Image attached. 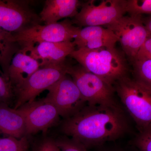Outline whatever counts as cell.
Returning <instances> with one entry per match:
<instances>
[{
    "mask_svg": "<svg viewBox=\"0 0 151 151\" xmlns=\"http://www.w3.org/2000/svg\"><path fill=\"white\" fill-rule=\"evenodd\" d=\"M76 47L73 41H67L41 42L22 49L36 60L42 67L64 62L66 57L76 50Z\"/></svg>",
    "mask_w": 151,
    "mask_h": 151,
    "instance_id": "7c38bea8",
    "label": "cell"
},
{
    "mask_svg": "<svg viewBox=\"0 0 151 151\" xmlns=\"http://www.w3.org/2000/svg\"><path fill=\"white\" fill-rule=\"evenodd\" d=\"M60 129L86 149L118 139L129 129L124 111L118 103L89 105L60 122Z\"/></svg>",
    "mask_w": 151,
    "mask_h": 151,
    "instance_id": "6da1fadb",
    "label": "cell"
},
{
    "mask_svg": "<svg viewBox=\"0 0 151 151\" xmlns=\"http://www.w3.org/2000/svg\"><path fill=\"white\" fill-rule=\"evenodd\" d=\"M105 27L118 37L122 49L132 62L151 35L143 23L142 16H124Z\"/></svg>",
    "mask_w": 151,
    "mask_h": 151,
    "instance_id": "ba28073f",
    "label": "cell"
},
{
    "mask_svg": "<svg viewBox=\"0 0 151 151\" xmlns=\"http://www.w3.org/2000/svg\"><path fill=\"white\" fill-rule=\"evenodd\" d=\"M84 69L113 86L127 76L128 65L125 57L115 47L97 49H76L69 55Z\"/></svg>",
    "mask_w": 151,
    "mask_h": 151,
    "instance_id": "7a4b0ae2",
    "label": "cell"
},
{
    "mask_svg": "<svg viewBox=\"0 0 151 151\" xmlns=\"http://www.w3.org/2000/svg\"><path fill=\"white\" fill-rule=\"evenodd\" d=\"M19 46L12 35L0 29V67L6 78L11 61L19 50Z\"/></svg>",
    "mask_w": 151,
    "mask_h": 151,
    "instance_id": "e0dca14e",
    "label": "cell"
},
{
    "mask_svg": "<svg viewBox=\"0 0 151 151\" xmlns=\"http://www.w3.org/2000/svg\"><path fill=\"white\" fill-rule=\"evenodd\" d=\"M0 133L19 139L27 136L26 124L21 112L1 103H0Z\"/></svg>",
    "mask_w": 151,
    "mask_h": 151,
    "instance_id": "2e32d148",
    "label": "cell"
},
{
    "mask_svg": "<svg viewBox=\"0 0 151 151\" xmlns=\"http://www.w3.org/2000/svg\"><path fill=\"white\" fill-rule=\"evenodd\" d=\"M126 12L130 16H142L143 14L151 15V0H128Z\"/></svg>",
    "mask_w": 151,
    "mask_h": 151,
    "instance_id": "44dd1931",
    "label": "cell"
},
{
    "mask_svg": "<svg viewBox=\"0 0 151 151\" xmlns=\"http://www.w3.org/2000/svg\"><path fill=\"white\" fill-rule=\"evenodd\" d=\"M13 100L15 94L10 82L0 70V103L9 105Z\"/></svg>",
    "mask_w": 151,
    "mask_h": 151,
    "instance_id": "7402d4cb",
    "label": "cell"
},
{
    "mask_svg": "<svg viewBox=\"0 0 151 151\" xmlns=\"http://www.w3.org/2000/svg\"><path fill=\"white\" fill-rule=\"evenodd\" d=\"M29 145V137L27 136L20 139L0 137V151H27Z\"/></svg>",
    "mask_w": 151,
    "mask_h": 151,
    "instance_id": "d6986e66",
    "label": "cell"
},
{
    "mask_svg": "<svg viewBox=\"0 0 151 151\" xmlns=\"http://www.w3.org/2000/svg\"><path fill=\"white\" fill-rule=\"evenodd\" d=\"M17 109L24 116L27 137L47 132L60 123V117L57 108L44 98L25 103Z\"/></svg>",
    "mask_w": 151,
    "mask_h": 151,
    "instance_id": "8fae6325",
    "label": "cell"
},
{
    "mask_svg": "<svg viewBox=\"0 0 151 151\" xmlns=\"http://www.w3.org/2000/svg\"><path fill=\"white\" fill-rule=\"evenodd\" d=\"M118 42V37L112 31L102 26H89L80 28L73 41L77 49L88 50L114 48Z\"/></svg>",
    "mask_w": 151,
    "mask_h": 151,
    "instance_id": "4fadbf2b",
    "label": "cell"
},
{
    "mask_svg": "<svg viewBox=\"0 0 151 151\" xmlns=\"http://www.w3.org/2000/svg\"><path fill=\"white\" fill-rule=\"evenodd\" d=\"M144 60H151V35L146 40L133 62Z\"/></svg>",
    "mask_w": 151,
    "mask_h": 151,
    "instance_id": "d4e9b609",
    "label": "cell"
},
{
    "mask_svg": "<svg viewBox=\"0 0 151 151\" xmlns=\"http://www.w3.org/2000/svg\"><path fill=\"white\" fill-rule=\"evenodd\" d=\"M68 65L65 62L58 65L40 67L27 81L15 89L14 109L31 102L41 92L55 84L67 74Z\"/></svg>",
    "mask_w": 151,
    "mask_h": 151,
    "instance_id": "52a82bcc",
    "label": "cell"
},
{
    "mask_svg": "<svg viewBox=\"0 0 151 151\" xmlns=\"http://www.w3.org/2000/svg\"><path fill=\"white\" fill-rule=\"evenodd\" d=\"M126 0L89 1L81 4V9L73 17L72 23L77 27L108 25L124 16Z\"/></svg>",
    "mask_w": 151,
    "mask_h": 151,
    "instance_id": "5b68a950",
    "label": "cell"
},
{
    "mask_svg": "<svg viewBox=\"0 0 151 151\" xmlns=\"http://www.w3.org/2000/svg\"><path fill=\"white\" fill-rule=\"evenodd\" d=\"M143 21L147 29L151 33V15L146 18H143Z\"/></svg>",
    "mask_w": 151,
    "mask_h": 151,
    "instance_id": "484cf974",
    "label": "cell"
},
{
    "mask_svg": "<svg viewBox=\"0 0 151 151\" xmlns=\"http://www.w3.org/2000/svg\"><path fill=\"white\" fill-rule=\"evenodd\" d=\"M135 78L151 88V60L133 62Z\"/></svg>",
    "mask_w": 151,
    "mask_h": 151,
    "instance_id": "ffe728a7",
    "label": "cell"
},
{
    "mask_svg": "<svg viewBox=\"0 0 151 151\" xmlns=\"http://www.w3.org/2000/svg\"><path fill=\"white\" fill-rule=\"evenodd\" d=\"M139 132L151 128V88L135 78L123 77L113 85Z\"/></svg>",
    "mask_w": 151,
    "mask_h": 151,
    "instance_id": "3957f363",
    "label": "cell"
},
{
    "mask_svg": "<svg viewBox=\"0 0 151 151\" xmlns=\"http://www.w3.org/2000/svg\"><path fill=\"white\" fill-rule=\"evenodd\" d=\"M81 4L78 0H47L40 17L45 24L56 23L61 19L75 17Z\"/></svg>",
    "mask_w": 151,
    "mask_h": 151,
    "instance_id": "9a60e30c",
    "label": "cell"
},
{
    "mask_svg": "<svg viewBox=\"0 0 151 151\" xmlns=\"http://www.w3.org/2000/svg\"><path fill=\"white\" fill-rule=\"evenodd\" d=\"M55 139L61 151H87L80 143L65 135L55 137Z\"/></svg>",
    "mask_w": 151,
    "mask_h": 151,
    "instance_id": "603a6c76",
    "label": "cell"
},
{
    "mask_svg": "<svg viewBox=\"0 0 151 151\" xmlns=\"http://www.w3.org/2000/svg\"><path fill=\"white\" fill-rule=\"evenodd\" d=\"M134 143L140 151H151V128L139 132Z\"/></svg>",
    "mask_w": 151,
    "mask_h": 151,
    "instance_id": "cb8c5ba5",
    "label": "cell"
},
{
    "mask_svg": "<svg viewBox=\"0 0 151 151\" xmlns=\"http://www.w3.org/2000/svg\"><path fill=\"white\" fill-rule=\"evenodd\" d=\"M27 1L0 0V29L14 35L41 23Z\"/></svg>",
    "mask_w": 151,
    "mask_h": 151,
    "instance_id": "30bf717a",
    "label": "cell"
},
{
    "mask_svg": "<svg viewBox=\"0 0 151 151\" xmlns=\"http://www.w3.org/2000/svg\"><path fill=\"white\" fill-rule=\"evenodd\" d=\"M47 90L48 94L44 99L55 106L63 119L74 116L87 105L68 74L64 76Z\"/></svg>",
    "mask_w": 151,
    "mask_h": 151,
    "instance_id": "9c48e42d",
    "label": "cell"
},
{
    "mask_svg": "<svg viewBox=\"0 0 151 151\" xmlns=\"http://www.w3.org/2000/svg\"><path fill=\"white\" fill-rule=\"evenodd\" d=\"M67 74L75 82L87 105H110L117 103L113 86L79 64L68 65Z\"/></svg>",
    "mask_w": 151,
    "mask_h": 151,
    "instance_id": "277c9868",
    "label": "cell"
},
{
    "mask_svg": "<svg viewBox=\"0 0 151 151\" xmlns=\"http://www.w3.org/2000/svg\"><path fill=\"white\" fill-rule=\"evenodd\" d=\"M40 67L37 60L24 50L21 48L17 52L12 60L7 76L14 91L24 84Z\"/></svg>",
    "mask_w": 151,
    "mask_h": 151,
    "instance_id": "5bb4252c",
    "label": "cell"
},
{
    "mask_svg": "<svg viewBox=\"0 0 151 151\" xmlns=\"http://www.w3.org/2000/svg\"><path fill=\"white\" fill-rule=\"evenodd\" d=\"M80 28L66 19L52 24L36 25L18 33L14 37L22 48L41 42L72 41Z\"/></svg>",
    "mask_w": 151,
    "mask_h": 151,
    "instance_id": "8992f818",
    "label": "cell"
},
{
    "mask_svg": "<svg viewBox=\"0 0 151 151\" xmlns=\"http://www.w3.org/2000/svg\"><path fill=\"white\" fill-rule=\"evenodd\" d=\"M42 132L40 136H29V145L27 151H61L55 137Z\"/></svg>",
    "mask_w": 151,
    "mask_h": 151,
    "instance_id": "ac0fdd59",
    "label": "cell"
}]
</instances>
